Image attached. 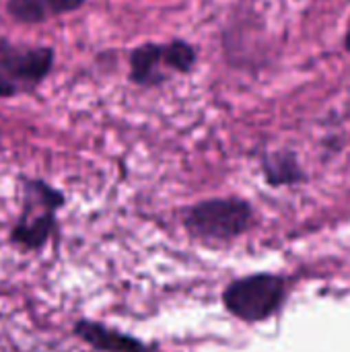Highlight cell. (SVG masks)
Masks as SVG:
<instances>
[{
    "label": "cell",
    "mask_w": 350,
    "mask_h": 352,
    "mask_svg": "<svg viewBox=\"0 0 350 352\" xmlns=\"http://www.w3.org/2000/svg\"><path fill=\"white\" fill-rule=\"evenodd\" d=\"M252 221V208L239 198H212L198 202L186 214V227L202 239H233Z\"/></svg>",
    "instance_id": "obj_1"
},
{
    "label": "cell",
    "mask_w": 350,
    "mask_h": 352,
    "mask_svg": "<svg viewBox=\"0 0 350 352\" xmlns=\"http://www.w3.org/2000/svg\"><path fill=\"white\" fill-rule=\"evenodd\" d=\"M285 297L283 280L270 274H256L235 280L227 287L225 307L243 322H262L270 318Z\"/></svg>",
    "instance_id": "obj_2"
},
{
    "label": "cell",
    "mask_w": 350,
    "mask_h": 352,
    "mask_svg": "<svg viewBox=\"0 0 350 352\" xmlns=\"http://www.w3.org/2000/svg\"><path fill=\"white\" fill-rule=\"evenodd\" d=\"M64 198L45 182L25 184V212L12 229V241L29 250L41 248L54 227V212L62 206Z\"/></svg>",
    "instance_id": "obj_3"
},
{
    "label": "cell",
    "mask_w": 350,
    "mask_h": 352,
    "mask_svg": "<svg viewBox=\"0 0 350 352\" xmlns=\"http://www.w3.org/2000/svg\"><path fill=\"white\" fill-rule=\"evenodd\" d=\"M52 45H21L0 35V72L23 91L35 89L54 68Z\"/></svg>",
    "instance_id": "obj_4"
},
{
    "label": "cell",
    "mask_w": 350,
    "mask_h": 352,
    "mask_svg": "<svg viewBox=\"0 0 350 352\" xmlns=\"http://www.w3.org/2000/svg\"><path fill=\"white\" fill-rule=\"evenodd\" d=\"M169 72L163 64V43L146 41L128 56V80L138 87H159L167 82Z\"/></svg>",
    "instance_id": "obj_5"
},
{
    "label": "cell",
    "mask_w": 350,
    "mask_h": 352,
    "mask_svg": "<svg viewBox=\"0 0 350 352\" xmlns=\"http://www.w3.org/2000/svg\"><path fill=\"white\" fill-rule=\"evenodd\" d=\"M87 0H6V12L14 23L39 25L47 19L78 10Z\"/></svg>",
    "instance_id": "obj_6"
},
{
    "label": "cell",
    "mask_w": 350,
    "mask_h": 352,
    "mask_svg": "<svg viewBox=\"0 0 350 352\" xmlns=\"http://www.w3.org/2000/svg\"><path fill=\"white\" fill-rule=\"evenodd\" d=\"M74 330L85 342H89L93 349L101 352H151L136 338L113 332V330L93 324V322H78Z\"/></svg>",
    "instance_id": "obj_7"
},
{
    "label": "cell",
    "mask_w": 350,
    "mask_h": 352,
    "mask_svg": "<svg viewBox=\"0 0 350 352\" xmlns=\"http://www.w3.org/2000/svg\"><path fill=\"white\" fill-rule=\"evenodd\" d=\"M198 62V50L186 39H171L163 43V64L167 72L188 74Z\"/></svg>",
    "instance_id": "obj_8"
},
{
    "label": "cell",
    "mask_w": 350,
    "mask_h": 352,
    "mask_svg": "<svg viewBox=\"0 0 350 352\" xmlns=\"http://www.w3.org/2000/svg\"><path fill=\"white\" fill-rule=\"evenodd\" d=\"M264 173L270 184H289L299 177V167L295 157L289 153H276L264 159Z\"/></svg>",
    "instance_id": "obj_9"
},
{
    "label": "cell",
    "mask_w": 350,
    "mask_h": 352,
    "mask_svg": "<svg viewBox=\"0 0 350 352\" xmlns=\"http://www.w3.org/2000/svg\"><path fill=\"white\" fill-rule=\"evenodd\" d=\"M19 93H23V89H21L17 82H12L10 78H6V76L0 72V99L14 97V95H19Z\"/></svg>",
    "instance_id": "obj_10"
},
{
    "label": "cell",
    "mask_w": 350,
    "mask_h": 352,
    "mask_svg": "<svg viewBox=\"0 0 350 352\" xmlns=\"http://www.w3.org/2000/svg\"><path fill=\"white\" fill-rule=\"evenodd\" d=\"M344 50L350 54V16L349 23H347V33H344Z\"/></svg>",
    "instance_id": "obj_11"
}]
</instances>
